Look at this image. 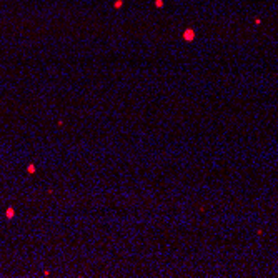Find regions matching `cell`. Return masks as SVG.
<instances>
[{"label":"cell","mask_w":278,"mask_h":278,"mask_svg":"<svg viewBox=\"0 0 278 278\" xmlns=\"http://www.w3.org/2000/svg\"><path fill=\"white\" fill-rule=\"evenodd\" d=\"M123 7V0H115L113 2V9H122Z\"/></svg>","instance_id":"cell-4"},{"label":"cell","mask_w":278,"mask_h":278,"mask_svg":"<svg viewBox=\"0 0 278 278\" xmlns=\"http://www.w3.org/2000/svg\"><path fill=\"white\" fill-rule=\"evenodd\" d=\"M35 172H37V167H35L34 163H30L29 167H27V173H30V175H34Z\"/></svg>","instance_id":"cell-3"},{"label":"cell","mask_w":278,"mask_h":278,"mask_svg":"<svg viewBox=\"0 0 278 278\" xmlns=\"http://www.w3.org/2000/svg\"><path fill=\"white\" fill-rule=\"evenodd\" d=\"M13 217H15V208H13V206H9V208L5 210V218H7V220H12Z\"/></svg>","instance_id":"cell-2"},{"label":"cell","mask_w":278,"mask_h":278,"mask_svg":"<svg viewBox=\"0 0 278 278\" xmlns=\"http://www.w3.org/2000/svg\"><path fill=\"white\" fill-rule=\"evenodd\" d=\"M195 35H197V32H195L193 29H187L185 32H183V40H187V42H193L195 40Z\"/></svg>","instance_id":"cell-1"},{"label":"cell","mask_w":278,"mask_h":278,"mask_svg":"<svg viewBox=\"0 0 278 278\" xmlns=\"http://www.w3.org/2000/svg\"><path fill=\"white\" fill-rule=\"evenodd\" d=\"M163 5H165V2H163V0H155V7H157V9H162Z\"/></svg>","instance_id":"cell-5"}]
</instances>
